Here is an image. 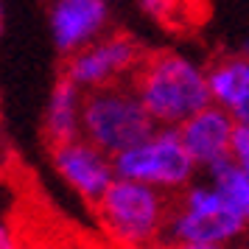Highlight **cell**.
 I'll list each match as a JSON object with an SVG mask.
<instances>
[{
    "mask_svg": "<svg viewBox=\"0 0 249 249\" xmlns=\"http://www.w3.org/2000/svg\"><path fill=\"white\" fill-rule=\"evenodd\" d=\"M129 81L157 126H179L193 112L213 104L207 73L171 51L140 59Z\"/></svg>",
    "mask_w": 249,
    "mask_h": 249,
    "instance_id": "cell-1",
    "label": "cell"
},
{
    "mask_svg": "<svg viewBox=\"0 0 249 249\" xmlns=\"http://www.w3.org/2000/svg\"><path fill=\"white\" fill-rule=\"evenodd\" d=\"M157 129L132 81H112L104 87L84 90L81 98V137L104 148L109 157L146 140Z\"/></svg>",
    "mask_w": 249,
    "mask_h": 249,
    "instance_id": "cell-2",
    "label": "cell"
},
{
    "mask_svg": "<svg viewBox=\"0 0 249 249\" xmlns=\"http://www.w3.org/2000/svg\"><path fill=\"white\" fill-rule=\"evenodd\" d=\"M95 218L109 241L121 247H146L162 238L171 199L148 182L115 177L104 196L92 204Z\"/></svg>",
    "mask_w": 249,
    "mask_h": 249,
    "instance_id": "cell-3",
    "label": "cell"
},
{
    "mask_svg": "<svg viewBox=\"0 0 249 249\" xmlns=\"http://www.w3.org/2000/svg\"><path fill=\"white\" fill-rule=\"evenodd\" d=\"M112 165L115 177L148 182L160 191H182L196 171L191 151L182 143L179 126H157L146 140L118 151Z\"/></svg>",
    "mask_w": 249,
    "mask_h": 249,
    "instance_id": "cell-4",
    "label": "cell"
},
{
    "mask_svg": "<svg viewBox=\"0 0 249 249\" xmlns=\"http://www.w3.org/2000/svg\"><path fill=\"white\" fill-rule=\"evenodd\" d=\"M143 51L132 36L115 34L104 39H92L90 45L73 51L65 65V76L76 81L81 90L104 87L112 81H124L140 65Z\"/></svg>",
    "mask_w": 249,
    "mask_h": 249,
    "instance_id": "cell-5",
    "label": "cell"
},
{
    "mask_svg": "<svg viewBox=\"0 0 249 249\" xmlns=\"http://www.w3.org/2000/svg\"><path fill=\"white\" fill-rule=\"evenodd\" d=\"M51 157L62 182L70 185L87 204L98 202L115 179L112 157L95 143H90L87 137H76V140L53 146Z\"/></svg>",
    "mask_w": 249,
    "mask_h": 249,
    "instance_id": "cell-6",
    "label": "cell"
},
{
    "mask_svg": "<svg viewBox=\"0 0 249 249\" xmlns=\"http://www.w3.org/2000/svg\"><path fill=\"white\" fill-rule=\"evenodd\" d=\"M244 227L247 224L230 207L191 210V207L171 202L168 221L162 227V238H168L177 247L185 249H215L238 238L244 232Z\"/></svg>",
    "mask_w": 249,
    "mask_h": 249,
    "instance_id": "cell-7",
    "label": "cell"
},
{
    "mask_svg": "<svg viewBox=\"0 0 249 249\" xmlns=\"http://www.w3.org/2000/svg\"><path fill=\"white\" fill-rule=\"evenodd\" d=\"M107 23H109L107 0H53L51 34H53V45L65 56L98 39Z\"/></svg>",
    "mask_w": 249,
    "mask_h": 249,
    "instance_id": "cell-8",
    "label": "cell"
},
{
    "mask_svg": "<svg viewBox=\"0 0 249 249\" xmlns=\"http://www.w3.org/2000/svg\"><path fill=\"white\" fill-rule=\"evenodd\" d=\"M232 129L235 118L230 115L227 107L221 104H207L204 109L193 112L188 121L179 124V135L185 148L191 151L196 165H213L215 160L230 157V143H232Z\"/></svg>",
    "mask_w": 249,
    "mask_h": 249,
    "instance_id": "cell-9",
    "label": "cell"
},
{
    "mask_svg": "<svg viewBox=\"0 0 249 249\" xmlns=\"http://www.w3.org/2000/svg\"><path fill=\"white\" fill-rule=\"evenodd\" d=\"M81 98H84V90L76 81H70L68 76L56 81L45 107V121H42L45 140L51 143V148L81 137Z\"/></svg>",
    "mask_w": 249,
    "mask_h": 249,
    "instance_id": "cell-10",
    "label": "cell"
},
{
    "mask_svg": "<svg viewBox=\"0 0 249 249\" xmlns=\"http://www.w3.org/2000/svg\"><path fill=\"white\" fill-rule=\"evenodd\" d=\"M207 174H210V185L218 191L224 204L244 224H249V174L232 157L215 160L213 165H207Z\"/></svg>",
    "mask_w": 249,
    "mask_h": 249,
    "instance_id": "cell-11",
    "label": "cell"
},
{
    "mask_svg": "<svg viewBox=\"0 0 249 249\" xmlns=\"http://www.w3.org/2000/svg\"><path fill=\"white\" fill-rule=\"evenodd\" d=\"M207 87H210L213 101L230 109L238 101V95L249 90V56H235L215 65L207 73Z\"/></svg>",
    "mask_w": 249,
    "mask_h": 249,
    "instance_id": "cell-12",
    "label": "cell"
},
{
    "mask_svg": "<svg viewBox=\"0 0 249 249\" xmlns=\"http://www.w3.org/2000/svg\"><path fill=\"white\" fill-rule=\"evenodd\" d=\"M143 9H146L151 17H157L162 23H177V20H185L179 12L182 0H140Z\"/></svg>",
    "mask_w": 249,
    "mask_h": 249,
    "instance_id": "cell-13",
    "label": "cell"
},
{
    "mask_svg": "<svg viewBox=\"0 0 249 249\" xmlns=\"http://www.w3.org/2000/svg\"><path fill=\"white\" fill-rule=\"evenodd\" d=\"M230 115L235 118V124L249 126V90H244L241 95H238V101L230 107Z\"/></svg>",
    "mask_w": 249,
    "mask_h": 249,
    "instance_id": "cell-14",
    "label": "cell"
},
{
    "mask_svg": "<svg viewBox=\"0 0 249 249\" xmlns=\"http://www.w3.org/2000/svg\"><path fill=\"white\" fill-rule=\"evenodd\" d=\"M14 247H17V238H14V232L6 224H0V249H14Z\"/></svg>",
    "mask_w": 249,
    "mask_h": 249,
    "instance_id": "cell-15",
    "label": "cell"
},
{
    "mask_svg": "<svg viewBox=\"0 0 249 249\" xmlns=\"http://www.w3.org/2000/svg\"><path fill=\"white\" fill-rule=\"evenodd\" d=\"M0 31H3V6H0Z\"/></svg>",
    "mask_w": 249,
    "mask_h": 249,
    "instance_id": "cell-16",
    "label": "cell"
}]
</instances>
